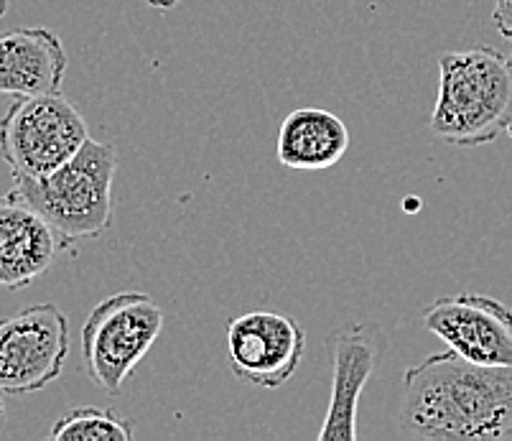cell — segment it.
<instances>
[{
    "label": "cell",
    "instance_id": "10",
    "mask_svg": "<svg viewBox=\"0 0 512 441\" xmlns=\"http://www.w3.org/2000/svg\"><path fill=\"white\" fill-rule=\"evenodd\" d=\"M64 245L59 232L31 207L8 192L0 197V286L21 291L44 276Z\"/></svg>",
    "mask_w": 512,
    "mask_h": 441
},
{
    "label": "cell",
    "instance_id": "14",
    "mask_svg": "<svg viewBox=\"0 0 512 441\" xmlns=\"http://www.w3.org/2000/svg\"><path fill=\"white\" fill-rule=\"evenodd\" d=\"M492 21L497 31L512 41V0H492Z\"/></svg>",
    "mask_w": 512,
    "mask_h": 441
},
{
    "label": "cell",
    "instance_id": "9",
    "mask_svg": "<svg viewBox=\"0 0 512 441\" xmlns=\"http://www.w3.org/2000/svg\"><path fill=\"white\" fill-rule=\"evenodd\" d=\"M388 334L375 322H349L327 337L332 352V398H329L321 441H355L357 408L365 385L388 352Z\"/></svg>",
    "mask_w": 512,
    "mask_h": 441
},
{
    "label": "cell",
    "instance_id": "11",
    "mask_svg": "<svg viewBox=\"0 0 512 441\" xmlns=\"http://www.w3.org/2000/svg\"><path fill=\"white\" fill-rule=\"evenodd\" d=\"M69 57L51 29H11L0 36V95L31 97L62 90Z\"/></svg>",
    "mask_w": 512,
    "mask_h": 441
},
{
    "label": "cell",
    "instance_id": "1",
    "mask_svg": "<svg viewBox=\"0 0 512 441\" xmlns=\"http://www.w3.org/2000/svg\"><path fill=\"white\" fill-rule=\"evenodd\" d=\"M400 431L428 441L512 439V368H487L446 350L403 375Z\"/></svg>",
    "mask_w": 512,
    "mask_h": 441
},
{
    "label": "cell",
    "instance_id": "3",
    "mask_svg": "<svg viewBox=\"0 0 512 441\" xmlns=\"http://www.w3.org/2000/svg\"><path fill=\"white\" fill-rule=\"evenodd\" d=\"M115 174L118 153L113 143L87 138L67 164L41 179H18L11 192L31 204L69 245L110 230Z\"/></svg>",
    "mask_w": 512,
    "mask_h": 441
},
{
    "label": "cell",
    "instance_id": "13",
    "mask_svg": "<svg viewBox=\"0 0 512 441\" xmlns=\"http://www.w3.org/2000/svg\"><path fill=\"white\" fill-rule=\"evenodd\" d=\"M133 436L136 431L128 419L113 408L97 406L72 408L49 431L54 441H130Z\"/></svg>",
    "mask_w": 512,
    "mask_h": 441
},
{
    "label": "cell",
    "instance_id": "17",
    "mask_svg": "<svg viewBox=\"0 0 512 441\" xmlns=\"http://www.w3.org/2000/svg\"><path fill=\"white\" fill-rule=\"evenodd\" d=\"M3 416H6V406H3V391H0V424H3Z\"/></svg>",
    "mask_w": 512,
    "mask_h": 441
},
{
    "label": "cell",
    "instance_id": "4",
    "mask_svg": "<svg viewBox=\"0 0 512 441\" xmlns=\"http://www.w3.org/2000/svg\"><path fill=\"white\" fill-rule=\"evenodd\" d=\"M161 329L164 311L148 294L123 291L102 299L82 324V362L92 383L118 396Z\"/></svg>",
    "mask_w": 512,
    "mask_h": 441
},
{
    "label": "cell",
    "instance_id": "12",
    "mask_svg": "<svg viewBox=\"0 0 512 441\" xmlns=\"http://www.w3.org/2000/svg\"><path fill=\"white\" fill-rule=\"evenodd\" d=\"M349 141V128L339 115L324 108H299L278 128L276 153L286 169L327 171L344 159Z\"/></svg>",
    "mask_w": 512,
    "mask_h": 441
},
{
    "label": "cell",
    "instance_id": "2",
    "mask_svg": "<svg viewBox=\"0 0 512 441\" xmlns=\"http://www.w3.org/2000/svg\"><path fill=\"white\" fill-rule=\"evenodd\" d=\"M510 97V67L500 51L492 46L444 51L439 57V95L428 131L449 146H487L507 133Z\"/></svg>",
    "mask_w": 512,
    "mask_h": 441
},
{
    "label": "cell",
    "instance_id": "18",
    "mask_svg": "<svg viewBox=\"0 0 512 441\" xmlns=\"http://www.w3.org/2000/svg\"><path fill=\"white\" fill-rule=\"evenodd\" d=\"M6 11H8V0H0V18L6 16Z\"/></svg>",
    "mask_w": 512,
    "mask_h": 441
},
{
    "label": "cell",
    "instance_id": "5",
    "mask_svg": "<svg viewBox=\"0 0 512 441\" xmlns=\"http://www.w3.org/2000/svg\"><path fill=\"white\" fill-rule=\"evenodd\" d=\"M90 138L85 118L67 97H16L0 118V159L13 181L41 179L67 164Z\"/></svg>",
    "mask_w": 512,
    "mask_h": 441
},
{
    "label": "cell",
    "instance_id": "15",
    "mask_svg": "<svg viewBox=\"0 0 512 441\" xmlns=\"http://www.w3.org/2000/svg\"><path fill=\"white\" fill-rule=\"evenodd\" d=\"M148 6L156 8V11H174L176 6H179L181 0H146Z\"/></svg>",
    "mask_w": 512,
    "mask_h": 441
},
{
    "label": "cell",
    "instance_id": "8",
    "mask_svg": "<svg viewBox=\"0 0 512 441\" xmlns=\"http://www.w3.org/2000/svg\"><path fill=\"white\" fill-rule=\"evenodd\" d=\"M423 327L451 352L487 368H512V309L484 294L441 296L423 309Z\"/></svg>",
    "mask_w": 512,
    "mask_h": 441
},
{
    "label": "cell",
    "instance_id": "6",
    "mask_svg": "<svg viewBox=\"0 0 512 441\" xmlns=\"http://www.w3.org/2000/svg\"><path fill=\"white\" fill-rule=\"evenodd\" d=\"M69 355V319L54 304H34L0 317V391L36 393L62 375Z\"/></svg>",
    "mask_w": 512,
    "mask_h": 441
},
{
    "label": "cell",
    "instance_id": "16",
    "mask_svg": "<svg viewBox=\"0 0 512 441\" xmlns=\"http://www.w3.org/2000/svg\"><path fill=\"white\" fill-rule=\"evenodd\" d=\"M507 67H510V80H512V54L507 57ZM507 133L512 136V97H510V115H507Z\"/></svg>",
    "mask_w": 512,
    "mask_h": 441
},
{
    "label": "cell",
    "instance_id": "7",
    "mask_svg": "<svg viewBox=\"0 0 512 441\" xmlns=\"http://www.w3.org/2000/svg\"><path fill=\"white\" fill-rule=\"evenodd\" d=\"M306 352V332L278 311H248L227 324V362L237 380L276 391L293 378Z\"/></svg>",
    "mask_w": 512,
    "mask_h": 441
}]
</instances>
